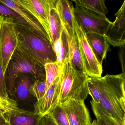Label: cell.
<instances>
[{
	"label": "cell",
	"mask_w": 125,
	"mask_h": 125,
	"mask_svg": "<svg viewBox=\"0 0 125 125\" xmlns=\"http://www.w3.org/2000/svg\"><path fill=\"white\" fill-rule=\"evenodd\" d=\"M94 79L100 95L98 104L90 101L94 114L104 113L119 125H125V74H107Z\"/></svg>",
	"instance_id": "obj_1"
},
{
	"label": "cell",
	"mask_w": 125,
	"mask_h": 125,
	"mask_svg": "<svg viewBox=\"0 0 125 125\" xmlns=\"http://www.w3.org/2000/svg\"><path fill=\"white\" fill-rule=\"evenodd\" d=\"M18 45L16 50L34 62L44 66L57 62L52 44L26 25L16 22Z\"/></svg>",
	"instance_id": "obj_2"
},
{
	"label": "cell",
	"mask_w": 125,
	"mask_h": 125,
	"mask_svg": "<svg viewBox=\"0 0 125 125\" xmlns=\"http://www.w3.org/2000/svg\"><path fill=\"white\" fill-rule=\"evenodd\" d=\"M60 76L59 104L68 99L84 101L86 99L88 94L87 83L90 77L84 73L74 69L68 62L61 70Z\"/></svg>",
	"instance_id": "obj_3"
},
{
	"label": "cell",
	"mask_w": 125,
	"mask_h": 125,
	"mask_svg": "<svg viewBox=\"0 0 125 125\" xmlns=\"http://www.w3.org/2000/svg\"><path fill=\"white\" fill-rule=\"evenodd\" d=\"M22 73L30 74L35 80H46L44 66L37 63L16 50L9 63L5 73L7 92L11 99L13 96L15 79Z\"/></svg>",
	"instance_id": "obj_4"
},
{
	"label": "cell",
	"mask_w": 125,
	"mask_h": 125,
	"mask_svg": "<svg viewBox=\"0 0 125 125\" xmlns=\"http://www.w3.org/2000/svg\"><path fill=\"white\" fill-rule=\"evenodd\" d=\"M17 45L16 21L12 17L3 16L0 30V63L5 74Z\"/></svg>",
	"instance_id": "obj_5"
},
{
	"label": "cell",
	"mask_w": 125,
	"mask_h": 125,
	"mask_svg": "<svg viewBox=\"0 0 125 125\" xmlns=\"http://www.w3.org/2000/svg\"><path fill=\"white\" fill-rule=\"evenodd\" d=\"M14 1L40 23L49 37L52 44L50 17L51 10L56 6V0H15Z\"/></svg>",
	"instance_id": "obj_6"
},
{
	"label": "cell",
	"mask_w": 125,
	"mask_h": 125,
	"mask_svg": "<svg viewBox=\"0 0 125 125\" xmlns=\"http://www.w3.org/2000/svg\"><path fill=\"white\" fill-rule=\"evenodd\" d=\"M75 32L78 38L85 73L90 78L101 77L103 71L102 65L97 60L89 45L86 33L76 20Z\"/></svg>",
	"instance_id": "obj_7"
},
{
	"label": "cell",
	"mask_w": 125,
	"mask_h": 125,
	"mask_svg": "<svg viewBox=\"0 0 125 125\" xmlns=\"http://www.w3.org/2000/svg\"><path fill=\"white\" fill-rule=\"evenodd\" d=\"M74 18L85 33H95L105 36L112 22L106 17L82 7L74 9Z\"/></svg>",
	"instance_id": "obj_8"
},
{
	"label": "cell",
	"mask_w": 125,
	"mask_h": 125,
	"mask_svg": "<svg viewBox=\"0 0 125 125\" xmlns=\"http://www.w3.org/2000/svg\"><path fill=\"white\" fill-rule=\"evenodd\" d=\"M35 80L32 76L24 73L19 74L15 79L12 99L22 109L28 110L30 106H33L34 109L37 101L35 100L36 99L33 95L32 90Z\"/></svg>",
	"instance_id": "obj_9"
},
{
	"label": "cell",
	"mask_w": 125,
	"mask_h": 125,
	"mask_svg": "<svg viewBox=\"0 0 125 125\" xmlns=\"http://www.w3.org/2000/svg\"><path fill=\"white\" fill-rule=\"evenodd\" d=\"M61 81L60 74L50 85L42 98L37 100L33 112L40 116L48 114L59 104Z\"/></svg>",
	"instance_id": "obj_10"
},
{
	"label": "cell",
	"mask_w": 125,
	"mask_h": 125,
	"mask_svg": "<svg viewBox=\"0 0 125 125\" xmlns=\"http://www.w3.org/2000/svg\"><path fill=\"white\" fill-rule=\"evenodd\" d=\"M61 106L65 112L71 125H91L89 112L84 101L68 99Z\"/></svg>",
	"instance_id": "obj_11"
},
{
	"label": "cell",
	"mask_w": 125,
	"mask_h": 125,
	"mask_svg": "<svg viewBox=\"0 0 125 125\" xmlns=\"http://www.w3.org/2000/svg\"><path fill=\"white\" fill-rule=\"evenodd\" d=\"M115 16V20L109 26L105 36L109 44L120 47L125 43V1Z\"/></svg>",
	"instance_id": "obj_12"
},
{
	"label": "cell",
	"mask_w": 125,
	"mask_h": 125,
	"mask_svg": "<svg viewBox=\"0 0 125 125\" xmlns=\"http://www.w3.org/2000/svg\"><path fill=\"white\" fill-rule=\"evenodd\" d=\"M55 9L63 29L69 42L75 34V19L73 3L68 0H56Z\"/></svg>",
	"instance_id": "obj_13"
},
{
	"label": "cell",
	"mask_w": 125,
	"mask_h": 125,
	"mask_svg": "<svg viewBox=\"0 0 125 125\" xmlns=\"http://www.w3.org/2000/svg\"><path fill=\"white\" fill-rule=\"evenodd\" d=\"M10 125H38L41 116L33 111L20 109L4 112Z\"/></svg>",
	"instance_id": "obj_14"
},
{
	"label": "cell",
	"mask_w": 125,
	"mask_h": 125,
	"mask_svg": "<svg viewBox=\"0 0 125 125\" xmlns=\"http://www.w3.org/2000/svg\"><path fill=\"white\" fill-rule=\"evenodd\" d=\"M0 4L13 10L23 19L29 27L40 35L47 39L51 42L49 37L40 23L31 14L17 5L14 0H0Z\"/></svg>",
	"instance_id": "obj_15"
},
{
	"label": "cell",
	"mask_w": 125,
	"mask_h": 125,
	"mask_svg": "<svg viewBox=\"0 0 125 125\" xmlns=\"http://www.w3.org/2000/svg\"><path fill=\"white\" fill-rule=\"evenodd\" d=\"M89 45L99 63L102 62L106 57L107 52L110 51L109 43L105 36L95 33L86 34Z\"/></svg>",
	"instance_id": "obj_16"
},
{
	"label": "cell",
	"mask_w": 125,
	"mask_h": 125,
	"mask_svg": "<svg viewBox=\"0 0 125 125\" xmlns=\"http://www.w3.org/2000/svg\"><path fill=\"white\" fill-rule=\"evenodd\" d=\"M52 46L57 57L56 62L61 70L69 62V41L63 29L60 38L53 43Z\"/></svg>",
	"instance_id": "obj_17"
},
{
	"label": "cell",
	"mask_w": 125,
	"mask_h": 125,
	"mask_svg": "<svg viewBox=\"0 0 125 125\" xmlns=\"http://www.w3.org/2000/svg\"><path fill=\"white\" fill-rule=\"evenodd\" d=\"M69 62L74 69L77 71L84 73L83 63L80 51L78 38L76 33L72 38L69 42Z\"/></svg>",
	"instance_id": "obj_18"
},
{
	"label": "cell",
	"mask_w": 125,
	"mask_h": 125,
	"mask_svg": "<svg viewBox=\"0 0 125 125\" xmlns=\"http://www.w3.org/2000/svg\"><path fill=\"white\" fill-rule=\"evenodd\" d=\"M76 7H82L95 13L106 16L108 11L104 0H73Z\"/></svg>",
	"instance_id": "obj_19"
},
{
	"label": "cell",
	"mask_w": 125,
	"mask_h": 125,
	"mask_svg": "<svg viewBox=\"0 0 125 125\" xmlns=\"http://www.w3.org/2000/svg\"><path fill=\"white\" fill-rule=\"evenodd\" d=\"M49 28L52 45L56 41L60 38L63 30L61 22L55 7L52 9L50 12Z\"/></svg>",
	"instance_id": "obj_20"
},
{
	"label": "cell",
	"mask_w": 125,
	"mask_h": 125,
	"mask_svg": "<svg viewBox=\"0 0 125 125\" xmlns=\"http://www.w3.org/2000/svg\"><path fill=\"white\" fill-rule=\"evenodd\" d=\"M44 67L46 73V91L52 82L60 75L61 70L57 62L46 63Z\"/></svg>",
	"instance_id": "obj_21"
},
{
	"label": "cell",
	"mask_w": 125,
	"mask_h": 125,
	"mask_svg": "<svg viewBox=\"0 0 125 125\" xmlns=\"http://www.w3.org/2000/svg\"><path fill=\"white\" fill-rule=\"evenodd\" d=\"M48 114L52 118L57 125H71L67 115L58 104Z\"/></svg>",
	"instance_id": "obj_22"
},
{
	"label": "cell",
	"mask_w": 125,
	"mask_h": 125,
	"mask_svg": "<svg viewBox=\"0 0 125 125\" xmlns=\"http://www.w3.org/2000/svg\"><path fill=\"white\" fill-rule=\"evenodd\" d=\"M32 93L37 100L44 96L46 92V80H35L32 87Z\"/></svg>",
	"instance_id": "obj_23"
},
{
	"label": "cell",
	"mask_w": 125,
	"mask_h": 125,
	"mask_svg": "<svg viewBox=\"0 0 125 125\" xmlns=\"http://www.w3.org/2000/svg\"><path fill=\"white\" fill-rule=\"evenodd\" d=\"M0 15L3 16L12 17L16 20L17 23L28 25L23 19L17 13L11 9L1 4H0Z\"/></svg>",
	"instance_id": "obj_24"
},
{
	"label": "cell",
	"mask_w": 125,
	"mask_h": 125,
	"mask_svg": "<svg viewBox=\"0 0 125 125\" xmlns=\"http://www.w3.org/2000/svg\"><path fill=\"white\" fill-rule=\"evenodd\" d=\"M20 109L14 100L11 99H7L0 97V110L6 112Z\"/></svg>",
	"instance_id": "obj_25"
},
{
	"label": "cell",
	"mask_w": 125,
	"mask_h": 125,
	"mask_svg": "<svg viewBox=\"0 0 125 125\" xmlns=\"http://www.w3.org/2000/svg\"><path fill=\"white\" fill-rule=\"evenodd\" d=\"M95 115L96 118V125H119L112 118L104 113H98Z\"/></svg>",
	"instance_id": "obj_26"
},
{
	"label": "cell",
	"mask_w": 125,
	"mask_h": 125,
	"mask_svg": "<svg viewBox=\"0 0 125 125\" xmlns=\"http://www.w3.org/2000/svg\"><path fill=\"white\" fill-rule=\"evenodd\" d=\"M0 97L3 98L9 99L7 92L5 74L0 63Z\"/></svg>",
	"instance_id": "obj_27"
},
{
	"label": "cell",
	"mask_w": 125,
	"mask_h": 125,
	"mask_svg": "<svg viewBox=\"0 0 125 125\" xmlns=\"http://www.w3.org/2000/svg\"><path fill=\"white\" fill-rule=\"evenodd\" d=\"M38 125H57L52 118L49 114L41 117Z\"/></svg>",
	"instance_id": "obj_28"
},
{
	"label": "cell",
	"mask_w": 125,
	"mask_h": 125,
	"mask_svg": "<svg viewBox=\"0 0 125 125\" xmlns=\"http://www.w3.org/2000/svg\"><path fill=\"white\" fill-rule=\"evenodd\" d=\"M119 57L122 69V73L125 74V46L120 47Z\"/></svg>",
	"instance_id": "obj_29"
},
{
	"label": "cell",
	"mask_w": 125,
	"mask_h": 125,
	"mask_svg": "<svg viewBox=\"0 0 125 125\" xmlns=\"http://www.w3.org/2000/svg\"><path fill=\"white\" fill-rule=\"evenodd\" d=\"M0 125H10L4 115V112L1 110H0Z\"/></svg>",
	"instance_id": "obj_30"
},
{
	"label": "cell",
	"mask_w": 125,
	"mask_h": 125,
	"mask_svg": "<svg viewBox=\"0 0 125 125\" xmlns=\"http://www.w3.org/2000/svg\"><path fill=\"white\" fill-rule=\"evenodd\" d=\"M3 16L0 15V27H1V24H2V21L3 19Z\"/></svg>",
	"instance_id": "obj_31"
},
{
	"label": "cell",
	"mask_w": 125,
	"mask_h": 125,
	"mask_svg": "<svg viewBox=\"0 0 125 125\" xmlns=\"http://www.w3.org/2000/svg\"><path fill=\"white\" fill-rule=\"evenodd\" d=\"M91 125H96V120H94L93 121V123H91Z\"/></svg>",
	"instance_id": "obj_32"
}]
</instances>
